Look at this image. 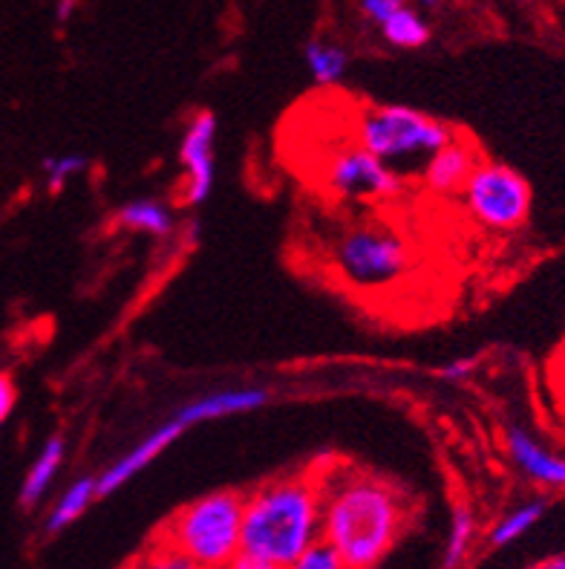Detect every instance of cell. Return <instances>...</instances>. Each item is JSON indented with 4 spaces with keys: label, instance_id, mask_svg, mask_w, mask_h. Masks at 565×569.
I'll return each mask as SVG.
<instances>
[{
    "label": "cell",
    "instance_id": "obj_24",
    "mask_svg": "<svg viewBox=\"0 0 565 569\" xmlns=\"http://www.w3.org/2000/svg\"><path fill=\"white\" fill-rule=\"evenodd\" d=\"M473 370H476V359H471V356H458V359L444 365L442 373L447 382H465V379H471Z\"/></svg>",
    "mask_w": 565,
    "mask_h": 569
},
{
    "label": "cell",
    "instance_id": "obj_2",
    "mask_svg": "<svg viewBox=\"0 0 565 569\" xmlns=\"http://www.w3.org/2000/svg\"><path fill=\"white\" fill-rule=\"evenodd\" d=\"M321 469H303L265 480L245 495L243 549L286 569L321 541Z\"/></svg>",
    "mask_w": 565,
    "mask_h": 569
},
{
    "label": "cell",
    "instance_id": "obj_3",
    "mask_svg": "<svg viewBox=\"0 0 565 569\" xmlns=\"http://www.w3.org/2000/svg\"><path fill=\"white\" fill-rule=\"evenodd\" d=\"M456 137L462 133L453 124L410 104H370L352 119V142L398 173H418L433 153Z\"/></svg>",
    "mask_w": 565,
    "mask_h": 569
},
{
    "label": "cell",
    "instance_id": "obj_12",
    "mask_svg": "<svg viewBox=\"0 0 565 569\" xmlns=\"http://www.w3.org/2000/svg\"><path fill=\"white\" fill-rule=\"evenodd\" d=\"M265 405H269V390L243 385V388H220L196 399H188L173 417L180 419L185 428H193L202 426V422H214V419L260 411Z\"/></svg>",
    "mask_w": 565,
    "mask_h": 569
},
{
    "label": "cell",
    "instance_id": "obj_4",
    "mask_svg": "<svg viewBox=\"0 0 565 569\" xmlns=\"http://www.w3.org/2000/svg\"><path fill=\"white\" fill-rule=\"evenodd\" d=\"M243 515L245 495L208 491L182 506L157 538L185 552L200 569H222L243 552Z\"/></svg>",
    "mask_w": 565,
    "mask_h": 569
},
{
    "label": "cell",
    "instance_id": "obj_7",
    "mask_svg": "<svg viewBox=\"0 0 565 569\" xmlns=\"http://www.w3.org/2000/svg\"><path fill=\"white\" fill-rule=\"evenodd\" d=\"M323 186L335 200L344 202H384L404 191V173L381 162L375 153L350 142L332 151L323 166Z\"/></svg>",
    "mask_w": 565,
    "mask_h": 569
},
{
    "label": "cell",
    "instance_id": "obj_9",
    "mask_svg": "<svg viewBox=\"0 0 565 569\" xmlns=\"http://www.w3.org/2000/svg\"><path fill=\"white\" fill-rule=\"evenodd\" d=\"M188 428L182 426L180 419L171 417L165 419L162 426L151 428V431L144 433L142 440L137 442L133 448H128L119 460H113L104 471H99L95 475V486H99V498H110V495H115L119 489H124V486L133 480V477L142 475L151 462H157L159 457L165 455L168 448L173 446V442L180 440L182 433H185Z\"/></svg>",
    "mask_w": 565,
    "mask_h": 569
},
{
    "label": "cell",
    "instance_id": "obj_15",
    "mask_svg": "<svg viewBox=\"0 0 565 569\" xmlns=\"http://www.w3.org/2000/svg\"><path fill=\"white\" fill-rule=\"evenodd\" d=\"M99 500V486L95 477H75L56 500H52L50 512L43 518V532L47 535H61L70 529L84 512Z\"/></svg>",
    "mask_w": 565,
    "mask_h": 569
},
{
    "label": "cell",
    "instance_id": "obj_27",
    "mask_svg": "<svg viewBox=\"0 0 565 569\" xmlns=\"http://www.w3.org/2000/svg\"><path fill=\"white\" fill-rule=\"evenodd\" d=\"M75 9H79V0H58V3H56V21L67 23L72 14H75Z\"/></svg>",
    "mask_w": 565,
    "mask_h": 569
},
{
    "label": "cell",
    "instance_id": "obj_17",
    "mask_svg": "<svg viewBox=\"0 0 565 569\" xmlns=\"http://www.w3.org/2000/svg\"><path fill=\"white\" fill-rule=\"evenodd\" d=\"M476 512L467 503H456L451 512V527L444 538L442 569H462L476 543Z\"/></svg>",
    "mask_w": 565,
    "mask_h": 569
},
{
    "label": "cell",
    "instance_id": "obj_1",
    "mask_svg": "<svg viewBox=\"0 0 565 569\" xmlns=\"http://www.w3.org/2000/svg\"><path fill=\"white\" fill-rule=\"evenodd\" d=\"M321 538L350 569H379L410 523V506L390 480L355 466H326Z\"/></svg>",
    "mask_w": 565,
    "mask_h": 569
},
{
    "label": "cell",
    "instance_id": "obj_20",
    "mask_svg": "<svg viewBox=\"0 0 565 569\" xmlns=\"http://www.w3.org/2000/svg\"><path fill=\"white\" fill-rule=\"evenodd\" d=\"M87 157L81 153H56V157H47L41 162L43 182H47V191L50 194H61L70 180H75L81 171H87Z\"/></svg>",
    "mask_w": 565,
    "mask_h": 569
},
{
    "label": "cell",
    "instance_id": "obj_8",
    "mask_svg": "<svg viewBox=\"0 0 565 569\" xmlns=\"http://www.w3.org/2000/svg\"><path fill=\"white\" fill-rule=\"evenodd\" d=\"M216 116L202 110L185 124L180 139L182 202L196 209L208 202L216 182Z\"/></svg>",
    "mask_w": 565,
    "mask_h": 569
},
{
    "label": "cell",
    "instance_id": "obj_6",
    "mask_svg": "<svg viewBox=\"0 0 565 569\" xmlns=\"http://www.w3.org/2000/svg\"><path fill=\"white\" fill-rule=\"evenodd\" d=\"M458 200L465 214L485 231H516L528 223L534 191L516 168L500 159H480Z\"/></svg>",
    "mask_w": 565,
    "mask_h": 569
},
{
    "label": "cell",
    "instance_id": "obj_19",
    "mask_svg": "<svg viewBox=\"0 0 565 569\" xmlns=\"http://www.w3.org/2000/svg\"><path fill=\"white\" fill-rule=\"evenodd\" d=\"M381 36L395 50H422L430 41V23L413 7H401L390 21L381 23Z\"/></svg>",
    "mask_w": 565,
    "mask_h": 569
},
{
    "label": "cell",
    "instance_id": "obj_26",
    "mask_svg": "<svg viewBox=\"0 0 565 569\" xmlns=\"http://www.w3.org/2000/svg\"><path fill=\"white\" fill-rule=\"evenodd\" d=\"M222 569H283L278 567V563L272 561H265V558H258V556H251V552H240V556L234 558V561H229Z\"/></svg>",
    "mask_w": 565,
    "mask_h": 569
},
{
    "label": "cell",
    "instance_id": "obj_22",
    "mask_svg": "<svg viewBox=\"0 0 565 569\" xmlns=\"http://www.w3.org/2000/svg\"><path fill=\"white\" fill-rule=\"evenodd\" d=\"M286 569H350V567H346L344 558L337 556L335 549L321 538L315 547H309L306 552H303L297 561L289 563Z\"/></svg>",
    "mask_w": 565,
    "mask_h": 569
},
{
    "label": "cell",
    "instance_id": "obj_11",
    "mask_svg": "<svg viewBox=\"0 0 565 569\" xmlns=\"http://www.w3.org/2000/svg\"><path fill=\"white\" fill-rule=\"evenodd\" d=\"M480 153L465 137H456L427 159L418 171V180L436 197H458L465 182L471 180L473 168L480 166Z\"/></svg>",
    "mask_w": 565,
    "mask_h": 569
},
{
    "label": "cell",
    "instance_id": "obj_23",
    "mask_svg": "<svg viewBox=\"0 0 565 569\" xmlns=\"http://www.w3.org/2000/svg\"><path fill=\"white\" fill-rule=\"evenodd\" d=\"M401 7H407V0H359V9L366 21L381 27L384 21H390Z\"/></svg>",
    "mask_w": 565,
    "mask_h": 569
},
{
    "label": "cell",
    "instance_id": "obj_5",
    "mask_svg": "<svg viewBox=\"0 0 565 569\" xmlns=\"http://www.w3.org/2000/svg\"><path fill=\"white\" fill-rule=\"evenodd\" d=\"M413 246L404 234L381 223H352L332 240V269L355 289H384L407 278Z\"/></svg>",
    "mask_w": 565,
    "mask_h": 569
},
{
    "label": "cell",
    "instance_id": "obj_28",
    "mask_svg": "<svg viewBox=\"0 0 565 569\" xmlns=\"http://www.w3.org/2000/svg\"><path fill=\"white\" fill-rule=\"evenodd\" d=\"M528 569H565V556H552V558H543V561L531 563Z\"/></svg>",
    "mask_w": 565,
    "mask_h": 569
},
{
    "label": "cell",
    "instance_id": "obj_10",
    "mask_svg": "<svg viewBox=\"0 0 565 569\" xmlns=\"http://www.w3.org/2000/svg\"><path fill=\"white\" fill-rule=\"evenodd\" d=\"M505 451H508L514 469L545 491H565V455L552 451L537 440L528 428L508 426L505 431Z\"/></svg>",
    "mask_w": 565,
    "mask_h": 569
},
{
    "label": "cell",
    "instance_id": "obj_29",
    "mask_svg": "<svg viewBox=\"0 0 565 569\" xmlns=\"http://www.w3.org/2000/svg\"><path fill=\"white\" fill-rule=\"evenodd\" d=\"M438 3H442V0H418V7L422 9H438Z\"/></svg>",
    "mask_w": 565,
    "mask_h": 569
},
{
    "label": "cell",
    "instance_id": "obj_14",
    "mask_svg": "<svg viewBox=\"0 0 565 569\" xmlns=\"http://www.w3.org/2000/svg\"><path fill=\"white\" fill-rule=\"evenodd\" d=\"M119 226L137 234H148V238L165 240L176 231V214L168 202L153 200V197H139V200L124 202L119 214H115Z\"/></svg>",
    "mask_w": 565,
    "mask_h": 569
},
{
    "label": "cell",
    "instance_id": "obj_18",
    "mask_svg": "<svg viewBox=\"0 0 565 569\" xmlns=\"http://www.w3.org/2000/svg\"><path fill=\"white\" fill-rule=\"evenodd\" d=\"M303 61H306V70L312 76V81L321 87L337 84L346 76V70H350V52L341 43L317 41V38L306 43Z\"/></svg>",
    "mask_w": 565,
    "mask_h": 569
},
{
    "label": "cell",
    "instance_id": "obj_16",
    "mask_svg": "<svg viewBox=\"0 0 565 569\" xmlns=\"http://www.w3.org/2000/svg\"><path fill=\"white\" fill-rule=\"evenodd\" d=\"M545 509H548V503H545L543 498L516 503L514 509H508V512L502 515L494 527H491V532H487V543L496 549L511 547V543H516L519 538H525L531 529L537 527L539 520L545 518Z\"/></svg>",
    "mask_w": 565,
    "mask_h": 569
},
{
    "label": "cell",
    "instance_id": "obj_21",
    "mask_svg": "<svg viewBox=\"0 0 565 569\" xmlns=\"http://www.w3.org/2000/svg\"><path fill=\"white\" fill-rule=\"evenodd\" d=\"M142 569H200L185 552H180L176 547L165 541H153L151 549H148V556H144Z\"/></svg>",
    "mask_w": 565,
    "mask_h": 569
},
{
    "label": "cell",
    "instance_id": "obj_25",
    "mask_svg": "<svg viewBox=\"0 0 565 569\" xmlns=\"http://www.w3.org/2000/svg\"><path fill=\"white\" fill-rule=\"evenodd\" d=\"M14 402H18V390H14L12 376L0 373V426H3L9 417H12Z\"/></svg>",
    "mask_w": 565,
    "mask_h": 569
},
{
    "label": "cell",
    "instance_id": "obj_13",
    "mask_svg": "<svg viewBox=\"0 0 565 569\" xmlns=\"http://www.w3.org/2000/svg\"><path fill=\"white\" fill-rule=\"evenodd\" d=\"M64 457H67L64 437H61V433H52L50 440L43 442V448L38 451L36 460H32V466H29L27 477H23L21 495H18L23 509H36V506L50 495L58 471H61V466H64Z\"/></svg>",
    "mask_w": 565,
    "mask_h": 569
}]
</instances>
